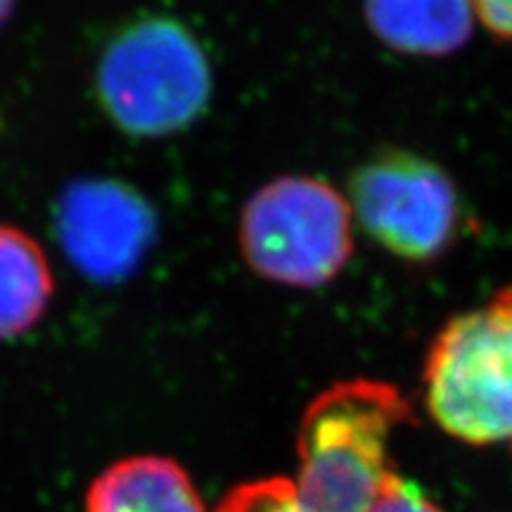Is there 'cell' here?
Masks as SVG:
<instances>
[{
    "label": "cell",
    "mask_w": 512,
    "mask_h": 512,
    "mask_svg": "<svg viewBox=\"0 0 512 512\" xmlns=\"http://www.w3.org/2000/svg\"><path fill=\"white\" fill-rule=\"evenodd\" d=\"M408 396L392 382L330 384L302 415L297 432V486L313 512H368L394 475V432L413 425Z\"/></svg>",
    "instance_id": "6da1fadb"
},
{
    "label": "cell",
    "mask_w": 512,
    "mask_h": 512,
    "mask_svg": "<svg viewBox=\"0 0 512 512\" xmlns=\"http://www.w3.org/2000/svg\"><path fill=\"white\" fill-rule=\"evenodd\" d=\"M422 396L448 437L512 451V283L437 332Z\"/></svg>",
    "instance_id": "7a4b0ae2"
},
{
    "label": "cell",
    "mask_w": 512,
    "mask_h": 512,
    "mask_svg": "<svg viewBox=\"0 0 512 512\" xmlns=\"http://www.w3.org/2000/svg\"><path fill=\"white\" fill-rule=\"evenodd\" d=\"M98 95L121 131L159 138L188 128L211 98V67L176 19L145 17L112 38L98 64Z\"/></svg>",
    "instance_id": "3957f363"
},
{
    "label": "cell",
    "mask_w": 512,
    "mask_h": 512,
    "mask_svg": "<svg viewBox=\"0 0 512 512\" xmlns=\"http://www.w3.org/2000/svg\"><path fill=\"white\" fill-rule=\"evenodd\" d=\"M247 266L268 283L316 290L354 254V214L335 185L316 176H278L249 197L238 226Z\"/></svg>",
    "instance_id": "277c9868"
},
{
    "label": "cell",
    "mask_w": 512,
    "mask_h": 512,
    "mask_svg": "<svg viewBox=\"0 0 512 512\" xmlns=\"http://www.w3.org/2000/svg\"><path fill=\"white\" fill-rule=\"evenodd\" d=\"M354 219L382 249L408 264H432L460 233V197L444 169L413 152H382L351 176Z\"/></svg>",
    "instance_id": "5b68a950"
},
{
    "label": "cell",
    "mask_w": 512,
    "mask_h": 512,
    "mask_svg": "<svg viewBox=\"0 0 512 512\" xmlns=\"http://www.w3.org/2000/svg\"><path fill=\"white\" fill-rule=\"evenodd\" d=\"M57 240L76 271L100 285L126 280L155 245L157 216L131 185L86 178L57 202Z\"/></svg>",
    "instance_id": "8992f818"
},
{
    "label": "cell",
    "mask_w": 512,
    "mask_h": 512,
    "mask_svg": "<svg viewBox=\"0 0 512 512\" xmlns=\"http://www.w3.org/2000/svg\"><path fill=\"white\" fill-rule=\"evenodd\" d=\"M363 17L377 41L401 55L448 57L472 38V0H363Z\"/></svg>",
    "instance_id": "52a82bcc"
},
{
    "label": "cell",
    "mask_w": 512,
    "mask_h": 512,
    "mask_svg": "<svg viewBox=\"0 0 512 512\" xmlns=\"http://www.w3.org/2000/svg\"><path fill=\"white\" fill-rule=\"evenodd\" d=\"M86 512H207V505L174 458L128 456L93 479Z\"/></svg>",
    "instance_id": "ba28073f"
},
{
    "label": "cell",
    "mask_w": 512,
    "mask_h": 512,
    "mask_svg": "<svg viewBox=\"0 0 512 512\" xmlns=\"http://www.w3.org/2000/svg\"><path fill=\"white\" fill-rule=\"evenodd\" d=\"M48 254L22 228L0 226V339L29 332L53 302Z\"/></svg>",
    "instance_id": "9c48e42d"
},
{
    "label": "cell",
    "mask_w": 512,
    "mask_h": 512,
    "mask_svg": "<svg viewBox=\"0 0 512 512\" xmlns=\"http://www.w3.org/2000/svg\"><path fill=\"white\" fill-rule=\"evenodd\" d=\"M214 512H313L287 477L254 479L230 489Z\"/></svg>",
    "instance_id": "30bf717a"
},
{
    "label": "cell",
    "mask_w": 512,
    "mask_h": 512,
    "mask_svg": "<svg viewBox=\"0 0 512 512\" xmlns=\"http://www.w3.org/2000/svg\"><path fill=\"white\" fill-rule=\"evenodd\" d=\"M368 512H441L418 486L408 484L406 479L394 475L382 486L380 496L375 498L373 508Z\"/></svg>",
    "instance_id": "8fae6325"
},
{
    "label": "cell",
    "mask_w": 512,
    "mask_h": 512,
    "mask_svg": "<svg viewBox=\"0 0 512 512\" xmlns=\"http://www.w3.org/2000/svg\"><path fill=\"white\" fill-rule=\"evenodd\" d=\"M475 15L491 34L512 41V0H472Z\"/></svg>",
    "instance_id": "7c38bea8"
},
{
    "label": "cell",
    "mask_w": 512,
    "mask_h": 512,
    "mask_svg": "<svg viewBox=\"0 0 512 512\" xmlns=\"http://www.w3.org/2000/svg\"><path fill=\"white\" fill-rule=\"evenodd\" d=\"M15 3L17 0H0V27L10 19L12 10H15Z\"/></svg>",
    "instance_id": "4fadbf2b"
}]
</instances>
